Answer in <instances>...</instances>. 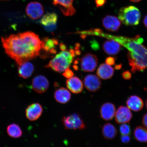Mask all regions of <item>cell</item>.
<instances>
[{
	"mask_svg": "<svg viewBox=\"0 0 147 147\" xmlns=\"http://www.w3.org/2000/svg\"><path fill=\"white\" fill-rule=\"evenodd\" d=\"M130 1L132 2H133L137 3L140 1L141 0H130Z\"/></svg>",
	"mask_w": 147,
	"mask_h": 147,
	"instance_id": "cell-36",
	"label": "cell"
},
{
	"mask_svg": "<svg viewBox=\"0 0 147 147\" xmlns=\"http://www.w3.org/2000/svg\"><path fill=\"white\" fill-rule=\"evenodd\" d=\"M100 36L114 40L128 49L129 63L133 73L147 69V49L142 45L144 40L140 36L137 35L131 38L113 35L102 32Z\"/></svg>",
	"mask_w": 147,
	"mask_h": 147,
	"instance_id": "cell-2",
	"label": "cell"
},
{
	"mask_svg": "<svg viewBox=\"0 0 147 147\" xmlns=\"http://www.w3.org/2000/svg\"><path fill=\"white\" fill-rule=\"evenodd\" d=\"M102 134L105 138L113 139L117 134V130L115 127L110 123H107L104 125L102 130Z\"/></svg>",
	"mask_w": 147,
	"mask_h": 147,
	"instance_id": "cell-23",
	"label": "cell"
},
{
	"mask_svg": "<svg viewBox=\"0 0 147 147\" xmlns=\"http://www.w3.org/2000/svg\"><path fill=\"white\" fill-rule=\"evenodd\" d=\"M114 73V69L110 65L102 63L99 66L97 71V76L102 80H107L112 78Z\"/></svg>",
	"mask_w": 147,
	"mask_h": 147,
	"instance_id": "cell-21",
	"label": "cell"
},
{
	"mask_svg": "<svg viewBox=\"0 0 147 147\" xmlns=\"http://www.w3.org/2000/svg\"><path fill=\"white\" fill-rule=\"evenodd\" d=\"M60 49L62 51H66L67 49V47L64 44L61 43L60 44Z\"/></svg>",
	"mask_w": 147,
	"mask_h": 147,
	"instance_id": "cell-33",
	"label": "cell"
},
{
	"mask_svg": "<svg viewBox=\"0 0 147 147\" xmlns=\"http://www.w3.org/2000/svg\"><path fill=\"white\" fill-rule=\"evenodd\" d=\"M75 56V51L73 49H70L69 51H62L56 55L45 67L51 69L57 72H63L69 68Z\"/></svg>",
	"mask_w": 147,
	"mask_h": 147,
	"instance_id": "cell-3",
	"label": "cell"
},
{
	"mask_svg": "<svg viewBox=\"0 0 147 147\" xmlns=\"http://www.w3.org/2000/svg\"><path fill=\"white\" fill-rule=\"evenodd\" d=\"M84 84V86L88 90L93 92L98 90L102 84L98 77L92 74L88 75L85 77Z\"/></svg>",
	"mask_w": 147,
	"mask_h": 147,
	"instance_id": "cell-14",
	"label": "cell"
},
{
	"mask_svg": "<svg viewBox=\"0 0 147 147\" xmlns=\"http://www.w3.org/2000/svg\"><path fill=\"white\" fill-rule=\"evenodd\" d=\"M81 67L84 72H92L94 71L98 63L96 55L88 53L84 55L80 60Z\"/></svg>",
	"mask_w": 147,
	"mask_h": 147,
	"instance_id": "cell-7",
	"label": "cell"
},
{
	"mask_svg": "<svg viewBox=\"0 0 147 147\" xmlns=\"http://www.w3.org/2000/svg\"><path fill=\"white\" fill-rule=\"evenodd\" d=\"M104 42L102 47L107 54L115 55L118 54L121 49V45L118 42L112 39H108Z\"/></svg>",
	"mask_w": 147,
	"mask_h": 147,
	"instance_id": "cell-18",
	"label": "cell"
},
{
	"mask_svg": "<svg viewBox=\"0 0 147 147\" xmlns=\"http://www.w3.org/2000/svg\"><path fill=\"white\" fill-rule=\"evenodd\" d=\"M58 16L54 12H48L43 16L40 21V23L47 32L53 33L56 30Z\"/></svg>",
	"mask_w": 147,
	"mask_h": 147,
	"instance_id": "cell-8",
	"label": "cell"
},
{
	"mask_svg": "<svg viewBox=\"0 0 147 147\" xmlns=\"http://www.w3.org/2000/svg\"><path fill=\"white\" fill-rule=\"evenodd\" d=\"M43 112L42 106L38 102L34 103L28 106L25 110L26 118L31 121L37 120L41 116Z\"/></svg>",
	"mask_w": 147,
	"mask_h": 147,
	"instance_id": "cell-10",
	"label": "cell"
},
{
	"mask_svg": "<svg viewBox=\"0 0 147 147\" xmlns=\"http://www.w3.org/2000/svg\"><path fill=\"white\" fill-rule=\"evenodd\" d=\"M74 0H52L53 4L57 6L64 16H71L76 12L73 3Z\"/></svg>",
	"mask_w": 147,
	"mask_h": 147,
	"instance_id": "cell-9",
	"label": "cell"
},
{
	"mask_svg": "<svg viewBox=\"0 0 147 147\" xmlns=\"http://www.w3.org/2000/svg\"><path fill=\"white\" fill-rule=\"evenodd\" d=\"M49 85L48 80L43 75H38L35 77L32 81V89L38 94L45 93L48 89Z\"/></svg>",
	"mask_w": 147,
	"mask_h": 147,
	"instance_id": "cell-11",
	"label": "cell"
},
{
	"mask_svg": "<svg viewBox=\"0 0 147 147\" xmlns=\"http://www.w3.org/2000/svg\"><path fill=\"white\" fill-rule=\"evenodd\" d=\"M122 76L125 80H129L131 78V74L129 71H125L122 74Z\"/></svg>",
	"mask_w": 147,
	"mask_h": 147,
	"instance_id": "cell-28",
	"label": "cell"
},
{
	"mask_svg": "<svg viewBox=\"0 0 147 147\" xmlns=\"http://www.w3.org/2000/svg\"><path fill=\"white\" fill-rule=\"evenodd\" d=\"M126 105L128 108L135 112L141 111L144 106L142 98L137 95H132L129 97L126 101Z\"/></svg>",
	"mask_w": 147,
	"mask_h": 147,
	"instance_id": "cell-19",
	"label": "cell"
},
{
	"mask_svg": "<svg viewBox=\"0 0 147 147\" xmlns=\"http://www.w3.org/2000/svg\"><path fill=\"white\" fill-rule=\"evenodd\" d=\"M122 67V64H117V65H115V69L117 70L120 69Z\"/></svg>",
	"mask_w": 147,
	"mask_h": 147,
	"instance_id": "cell-35",
	"label": "cell"
},
{
	"mask_svg": "<svg viewBox=\"0 0 147 147\" xmlns=\"http://www.w3.org/2000/svg\"><path fill=\"white\" fill-rule=\"evenodd\" d=\"M26 13L27 15L31 19H37L43 14V7L41 3L38 2H32L28 4Z\"/></svg>",
	"mask_w": 147,
	"mask_h": 147,
	"instance_id": "cell-12",
	"label": "cell"
},
{
	"mask_svg": "<svg viewBox=\"0 0 147 147\" xmlns=\"http://www.w3.org/2000/svg\"><path fill=\"white\" fill-rule=\"evenodd\" d=\"M115 58L113 57H108L106 60V62L107 64L109 65H114L115 62Z\"/></svg>",
	"mask_w": 147,
	"mask_h": 147,
	"instance_id": "cell-29",
	"label": "cell"
},
{
	"mask_svg": "<svg viewBox=\"0 0 147 147\" xmlns=\"http://www.w3.org/2000/svg\"><path fill=\"white\" fill-rule=\"evenodd\" d=\"M7 132L9 136L14 138H18L22 136L23 132L19 125L16 123L11 124L7 126Z\"/></svg>",
	"mask_w": 147,
	"mask_h": 147,
	"instance_id": "cell-24",
	"label": "cell"
},
{
	"mask_svg": "<svg viewBox=\"0 0 147 147\" xmlns=\"http://www.w3.org/2000/svg\"><path fill=\"white\" fill-rule=\"evenodd\" d=\"M54 97L57 102L60 104H65L71 100V95L67 89L62 87L55 91Z\"/></svg>",
	"mask_w": 147,
	"mask_h": 147,
	"instance_id": "cell-20",
	"label": "cell"
},
{
	"mask_svg": "<svg viewBox=\"0 0 147 147\" xmlns=\"http://www.w3.org/2000/svg\"><path fill=\"white\" fill-rule=\"evenodd\" d=\"M62 121L66 129L83 130L86 127L85 123L82 117L77 113L63 117Z\"/></svg>",
	"mask_w": 147,
	"mask_h": 147,
	"instance_id": "cell-5",
	"label": "cell"
},
{
	"mask_svg": "<svg viewBox=\"0 0 147 147\" xmlns=\"http://www.w3.org/2000/svg\"><path fill=\"white\" fill-rule=\"evenodd\" d=\"M115 119L117 123L122 124L128 123L132 117V113L129 108L124 106H121L115 114Z\"/></svg>",
	"mask_w": 147,
	"mask_h": 147,
	"instance_id": "cell-13",
	"label": "cell"
},
{
	"mask_svg": "<svg viewBox=\"0 0 147 147\" xmlns=\"http://www.w3.org/2000/svg\"><path fill=\"white\" fill-rule=\"evenodd\" d=\"M8 1V0H0V1Z\"/></svg>",
	"mask_w": 147,
	"mask_h": 147,
	"instance_id": "cell-38",
	"label": "cell"
},
{
	"mask_svg": "<svg viewBox=\"0 0 147 147\" xmlns=\"http://www.w3.org/2000/svg\"><path fill=\"white\" fill-rule=\"evenodd\" d=\"M141 13L136 7L129 6L123 7L119 10L118 17L124 25L127 26L137 25L141 18Z\"/></svg>",
	"mask_w": 147,
	"mask_h": 147,
	"instance_id": "cell-4",
	"label": "cell"
},
{
	"mask_svg": "<svg viewBox=\"0 0 147 147\" xmlns=\"http://www.w3.org/2000/svg\"><path fill=\"white\" fill-rule=\"evenodd\" d=\"M103 26L107 30L111 32H117L120 28V20L115 16H106L102 20Z\"/></svg>",
	"mask_w": 147,
	"mask_h": 147,
	"instance_id": "cell-15",
	"label": "cell"
},
{
	"mask_svg": "<svg viewBox=\"0 0 147 147\" xmlns=\"http://www.w3.org/2000/svg\"><path fill=\"white\" fill-rule=\"evenodd\" d=\"M41 49L40 56L43 58L52 57L57 53V47L59 41L56 38H45L41 41Z\"/></svg>",
	"mask_w": 147,
	"mask_h": 147,
	"instance_id": "cell-6",
	"label": "cell"
},
{
	"mask_svg": "<svg viewBox=\"0 0 147 147\" xmlns=\"http://www.w3.org/2000/svg\"><path fill=\"white\" fill-rule=\"evenodd\" d=\"M34 70V66L30 62H24L20 65L18 67V73L19 76L24 79L32 76Z\"/></svg>",
	"mask_w": 147,
	"mask_h": 147,
	"instance_id": "cell-22",
	"label": "cell"
},
{
	"mask_svg": "<svg viewBox=\"0 0 147 147\" xmlns=\"http://www.w3.org/2000/svg\"><path fill=\"white\" fill-rule=\"evenodd\" d=\"M66 84L68 89L75 94L81 93L83 89V84L82 80L77 77L68 79Z\"/></svg>",
	"mask_w": 147,
	"mask_h": 147,
	"instance_id": "cell-17",
	"label": "cell"
},
{
	"mask_svg": "<svg viewBox=\"0 0 147 147\" xmlns=\"http://www.w3.org/2000/svg\"><path fill=\"white\" fill-rule=\"evenodd\" d=\"M97 7L102 6L106 2V0H95Z\"/></svg>",
	"mask_w": 147,
	"mask_h": 147,
	"instance_id": "cell-31",
	"label": "cell"
},
{
	"mask_svg": "<svg viewBox=\"0 0 147 147\" xmlns=\"http://www.w3.org/2000/svg\"><path fill=\"white\" fill-rule=\"evenodd\" d=\"M142 122L143 125L147 129V113L146 114L143 116Z\"/></svg>",
	"mask_w": 147,
	"mask_h": 147,
	"instance_id": "cell-32",
	"label": "cell"
},
{
	"mask_svg": "<svg viewBox=\"0 0 147 147\" xmlns=\"http://www.w3.org/2000/svg\"><path fill=\"white\" fill-rule=\"evenodd\" d=\"M143 22L145 27L147 28V15L145 16L144 20H143Z\"/></svg>",
	"mask_w": 147,
	"mask_h": 147,
	"instance_id": "cell-34",
	"label": "cell"
},
{
	"mask_svg": "<svg viewBox=\"0 0 147 147\" xmlns=\"http://www.w3.org/2000/svg\"><path fill=\"white\" fill-rule=\"evenodd\" d=\"M62 75L65 78L69 79L72 78L74 75V74L71 70L69 68H68L64 71Z\"/></svg>",
	"mask_w": 147,
	"mask_h": 147,
	"instance_id": "cell-27",
	"label": "cell"
},
{
	"mask_svg": "<svg viewBox=\"0 0 147 147\" xmlns=\"http://www.w3.org/2000/svg\"><path fill=\"white\" fill-rule=\"evenodd\" d=\"M130 137L128 135H122L121 136V139L123 143L126 144L130 142Z\"/></svg>",
	"mask_w": 147,
	"mask_h": 147,
	"instance_id": "cell-30",
	"label": "cell"
},
{
	"mask_svg": "<svg viewBox=\"0 0 147 147\" xmlns=\"http://www.w3.org/2000/svg\"><path fill=\"white\" fill-rule=\"evenodd\" d=\"M116 108L114 105L111 102H106L101 106L100 109L101 117L104 120H111L115 117Z\"/></svg>",
	"mask_w": 147,
	"mask_h": 147,
	"instance_id": "cell-16",
	"label": "cell"
},
{
	"mask_svg": "<svg viewBox=\"0 0 147 147\" xmlns=\"http://www.w3.org/2000/svg\"><path fill=\"white\" fill-rule=\"evenodd\" d=\"M146 109H147V99L146 100Z\"/></svg>",
	"mask_w": 147,
	"mask_h": 147,
	"instance_id": "cell-37",
	"label": "cell"
},
{
	"mask_svg": "<svg viewBox=\"0 0 147 147\" xmlns=\"http://www.w3.org/2000/svg\"><path fill=\"white\" fill-rule=\"evenodd\" d=\"M1 41L6 54L18 65L35 58L41 51V40L31 32L3 37Z\"/></svg>",
	"mask_w": 147,
	"mask_h": 147,
	"instance_id": "cell-1",
	"label": "cell"
},
{
	"mask_svg": "<svg viewBox=\"0 0 147 147\" xmlns=\"http://www.w3.org/2000/svg\"><path fill=\"white\" fill-rule=\"evenodd\" d=\"M135 139L139 142H147V129L139 126L135 128L134 131Z\"/></svg>",
	"mask_w": 147,
	"mask_h": 147,
	"instance_id": "cell-25",
	"label": "cell"
},
{
	"mask_svg": "<svg viewBox=\"0 0 147 147\" xmlns=\"http://www.w3.org/2000/svg\"><path fill=\"white\" fill-rule=\"evenodd\" d=\"M120 133L122 135H129L131 133V129L129 125L126 123L122 124L119 127Z\"/></svg>",
	"mask_w": 147,
	"mask_h": 147,
	"instance_id": "cell-26",
	"label": "cell"
}]
</instances>
